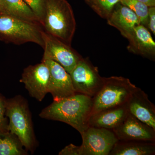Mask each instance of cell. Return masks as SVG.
<instances>
[{
	"label": "cell",
	"mask_w": 155,
	"mask_h": 155,
	"mask_svg": "<svg viewBox=\"0 0 155 155\" xmlns=\"http://www.w3.org/2000/svg\"><path fill=\"white\" fill-rule=\"evenodd\" d=\"M5 116L9 119L8 131L17 136L27 151L33 153L38 143L27 100L19 95L7 99Z\"/></svg>",
	"instance_id": "cell-3"
},
{
	"label": "cell",
	"mask_w": 155,
	"mask_h": 155,
	"mask_svg": "<svg viewBox=\"0 0 155 155\" xmlns=\"http://www.w3.org/2000/svg\"><path fill=\"white\" fill-rule=\"evenodd\" d=\"M129 114L155 129V107L147 94L139 87L134 91L127 103Z\"/></svg>",
	"instance_id": "cell-12"
},
{
	"label": "cell",
	"mask_w": 155,
	"mask_h": 155,
	"mask_svg": "<svg viewBox=\"0 0 155 155\" xmlns=\"http://www.w3.org/2000/svg\"><path fill=\"white\" fill-rule=\"evenodd\" d=\"M137 88L128 78L122 76L105 78L102 86L93 97L91 115L127 104Z\"/></svg>",
	"instance_id": "cell-5"
},
{
	"label": "cell",
	"mask_w": 155,
	"mask_h": 155,
	"mask_svg": "<svg viewBox=\"0 0 155 155\" xmlns=\"http://www.w3.org/2000/svg\"><path fill=\"white\" fill-rule=\"evenodd\" d=\"M148 7H155V0H138Z\"/></svg>",
	"instance_id": "cell-25"
},
{
	"label": "cell",
	"mask_w": 155,
	"mask_h": 155,
	"mask_svg": "<svg viewBox=\"0 0 155 155\" xmlns=\"http://www.w3.org/2000/svg\"><path fill=\"white\" fill-rule=\"evenodd\" d=\"M48 67L50 73L49 93L54 101H61L75 94L70 74L57 62L42 60Z\"/></svg>",
	"instance_id": "cell-10"
},
{
	"label": "cell",
	"mask_w": 155,
	"mask_h": 155,
	"mask_svg": "<svg viewBox=\"0 0 155 155\" xmlns=\"http://www.w3.org/2000/svg\"><path fill=\"white\" fill-rule=\"evenodd\" d=\"M107 20L109 25L118 29L122 36L127 39L133 32L134 27L140 24L135 13L120 2L116 4Z\"/></svg>",
	"instance_id": "cell-14"
},
{
	"label": "cell",
	"mask_w": 155,
	"mask_h": 155,
	"mask_svg": "<svg viewBox=\"0 0 155 155\" xmlns=\"http://www.w3.org/2000/svg\"><path fill=\"white\" fill-rule=\"evenodd\" d=\"M0 13H6L2 0H0Z\"/></svg>",
	"instance_id": "cell-26"
},
{
	"label": "cell",
	"mask_w": 155,
	"mask_h": 155,
	"mask_svg": "<svg viewBox=\"0 0 155 155\" xmlns=\"http://www.w3.org/2000/svg\"><path fill=\"white\" fill-rule=\"evenodd\" d=\"M44 49L42 60L57 62L70 74L82 57L71 46L68 45L43 31Z\"/></svg>",
	"instance_id": "cell-8"
},
{
	"label": "cell",
	"mask_w": 155,
	"mask_h": 155,
	"mask_svg": "<svg viewBox=\"0 0 155 155\" xmlns=\"http://www.w3.org/2000/svg\"><path fill=\"white\" fill-rule=\"evenodd\" d=\"M129 114L127 104L107 109L91 115L89 126L113 130L121 125Z\"/></svg>",
	"instance_id": "cell-15"
},
{
	"label": "cell",
	"mask_w": 155,
	"mask_h": 155,
	"mask_svg": "<svg viewBox=\"0 0 155 155\" xmlns=\"http://www.w3.org/2000/svg\"><path fill=\"white\" fill-rule=\"evenodd\" d=\"M6 100L5 97L0 94V133L8 131V121L5 116Z\"/></svg>",
	"instance_id": "cell-22"
},
{
	"label": "cell",
	"mask_w": 155,
	"mask_h": 155,
	"mask_svg": "<svg viewBox=\"0 0 155 155\" xmlns=\"http://www.w3.org/2000/svg\"><path fill=\"white\" fill-rule=\"evenodd\" d=\"M92 107V97L76 93L61 101H53L39 116L42 119L68 124L81 134L89 127Z\"/></svg>",
	"instance_id": "cell-1"
},
{
	"label": "cell",
	"mask_w": 155,
	"mask_h": 155,
	"mask_svg": "<svg viewBox=\"0 0 155 155\" xmlns=\"http://www.w3.org/2000/svg\"><path fill=\"white\" fill-rule=\"evenodd\" d=\"M113 130L119 140L155 142V129L130 114L121 125Z\"/></svg>",
	"instance_id": "cell-11"
},
{
	"label": "cell",
	"mask_w": 155,
	"mask_h": 155,
	"mask_svg": "<svg viewBox=\"0 0 155 155\" xmlns=\"http://www.w3.org/2000/svg\"><path fill=\"white\" fill-rule=\"evenodd\" d=\"M2 1L6 14L41 25L36 15L23 0Z\"/></svg>",
	"instance_id": "cell-17"
},
{
	"label": "cell",
	"mask_w": 155,
	"mask_h": 155,
	"mask_svg": "<svg viewBox=\"0 0 155 155\" xmlns=\"http://www.w3.org/2000/svg\"><path fill=\"white\" fill-rule=\"evenodd\" d=\"M120 3L135 13L140 24L144 26L147 25L149 8L148 6L138 0H120Z\"/></svg>",
	"instance_id": "cell-20"
},
{
	"label": "cell",
	"mask_w": 155,
	"mask_h": 155,
	"mask_svg": "<svg viewBox=\"0 0 155 155\" xmlns=\"http://www.w3.org/2000/svg\"><path fill=\"white\" fill-rule=\"evenodd\" d=\"M127 50L130 52L154 61L155 43L149 31L144 25H136L128 38Z\"/></svg>",
	"instance_id": "cell-13"
},
{
	"label": "cell",
	"mask_w": 155,
	"mask_h": 155,
	"mask_svg": "<svg viewBox=\"0 0 155 155\" xmlns=\"http://www.w3.org/2000/svg\"><path fill=\"white\" fill-rule=\"evenodd\" d=\"M86 4L98 15L107 19L110 17L117 3L120 0H84Z\"/></svg>",
	"instance_id": "cell-19"
},
{
	"label": "cell",
	"mask_w": 155,
	"mask_h": 155,
	"mask_svg": "<svg viewBox=\"0 0 155 155\" xmlns=\"http://www.w3.org/2000/svg\"><path fill=\"white\" fill-rule=\"evenodd\" d=\"M59 155H81L80 146H77L75 145L69 144L65 147L59 153Z\"/></svg>",
	"instance_id": "cell-23"
},
{
	"label": "cell",
	"mask_w": 155,
	"mask_h": 155,
	"mask_svg": "<svg viewBox=\"0 0 155 155\" xmlns=\"http://www.w3.org/2000/svg\"><path fill=\"white\" fill-rule=\"evenodd\" d=\"M81 155H109L119 139L112 130L89 127L81 134Z\"/></svg>",
	"instance_id": "cell-7"
},
{
	"label": "cell",
	"mask_w": 155,
	"mask_h": 155,
	"mask_svg": "<svg viewBox=\"0 0 155 155\" xmlns=\"http://www.w3.org/2000/svg\"><path fill=\"white\" fill-rule=\"evenodd\" d=\"M45 3L43 29L71 46L76 25L72 7L67 0H45Z\"/></svg>",
	"instance_id": "cell-2"
},
{
	"label": "cell",
	"mask_w": 155,
	"mask_h": 155,
	"mask_svg": "<svg viewBox=\"0 0 155 155\" xmlns=\"http://www.w3.org/2000/svg\"><path fill=\"white\" fill-rule=\"evenodd\" d=\"M33 11L42 26L45 12V0H23Z\"/></svg>",
	"instance_id": "cell-21"
},
{
	"label": "cell",
	"mask_w": 155,
	"mask_h": 155,
	"mask_svg": "<svg viewBox=\"0 0 155 155\" xmlns=\"http://www.w3.org/2000/svg\"><path fill=\"white\" fill-rule=\"evenodd\" d=\"M41 25L6 13H0V40L20 45L32 42L43 48V31Z\"/></svg>",
	"instance_id": "cell-4"
},
{
	"label": "cell",
	"mask_w": 155,
	"mask_h": 155,
	"mask_svg": "<svg viewBox=\"0 0 155 155\" xmlns=\"http://www.w3.org/2000/svg\"><path fill=\"white\" fill-rule=\"evenodd\" d=\"M149 28L155 35V7H149L147 25Z\"/></svg>",
	"instance_id": "cell-24"
},
{
	"label": "cell",
	"mask_w": 155,
	"mask_h": 155,
	"mask_svg": "<svg viewBox=\"0 0 155 155\" xmlns=\"http://www.w3.org/2000/svg\"><path fill=\"white\" fill-rule=\"evenodd\" d=\"M155 142L119 140L114 146L109 155H153Z\"/></svg>",
	"instance_id": "cell-16"
},
{
	"label": "cell",
	"mask_w": 155,
	"mask_h": 155,
	"mask_svg": "<svg viewBox=\"0 0 155 155\" xmlns=\"http://www.w3.org/2000/svg\"><path fill=\"white\" fill-rule=\"evenodd\" d=\"M19 81L24 84L31 97L41 102L49 93L50 73L44 61L30 65L23 70Z\"/></svg>",
	"instance_id": "cell-9"
},
{
	"label": "cell",
	"mask_w": 155,
	"mask_h": 155,
	"mask_svg": "<svg viewBox=\"0 0 155 155\" xmlns=\"http://www.w3.org/2000/svg\"><path fill=\"white\" fill-rule=\"evenodd\" d=\"M75 92L94 97L102 86L104 77L87 58H82L70 73Z\"/></svg>",
	"instance_id": "cell-6"
},
{
	"label": "cell",
	"mask_w": 155,
	"mask_h": 155,
	"mask_svg": "<svg viewBox=\"0 0 155 155\" xmlns=\"http://www.w3.org/2000/svg\"><path fill=\"white\" fill-rule=\"evenodd\" d=\"M17 135L9 131L0 133V155H26L28 151Z\"/></svg>",
	"instance_id": "cell-18"
}]
</instances>
